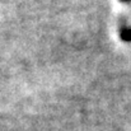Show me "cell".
Segmentation results:
<instances>
[{
  "label": "cell",
  "instance_id": "1",
  "mask_svg": "<svg viewBox=\"0 0 131 131\" xmlns=\"http://www.w3.org/2000/svg\"><path fill=\"white\" fill-rule=\"evenodd\" d=\"M125 32H127V36H125L124 38H126V40H131V31H125Z\"/></svg>",
  "mask_w": 131,
  "mask_h": 131
}]
</instances>
